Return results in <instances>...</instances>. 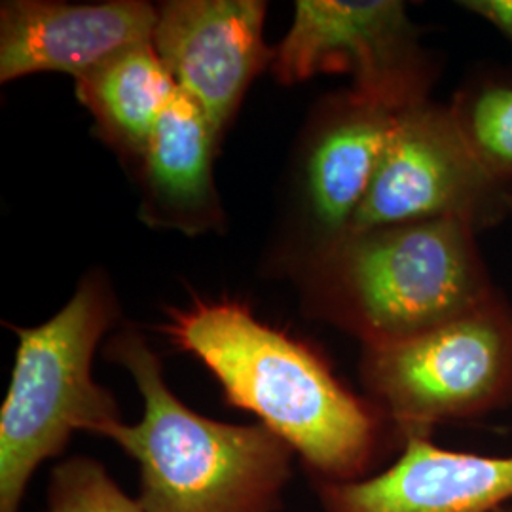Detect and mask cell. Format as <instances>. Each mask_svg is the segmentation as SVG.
Segmentation results:
<instances>
[{
	"label": "cell",
	"mask_w": 512,
	"mask_h": 512,
	"mask_svg": "<svg viewBox=\"0 0 512 512\" xmlns=\"http://www.w3.org/2000/svg\"><path fill=\"white\" fill-rule=\"evenodd\" d=\"M171 344L200 359L224 401L285 440L315 482L374 475L403 440L317 349L258 321L238 302L196 300L169 313Z\"/></svg>",
	"instance_id": "1"
},
{
	"label": "cell",
	"mask_w": 512,
	"mask_h": 512,
	"mask_svg": "<svg viewBox=\"0 0 512 512\" xmlns=\"http://www.w3.org/2000/svg\"><path fill=\"white\" fill-rule=\"evenodd\" d=\"M105 357L128 370L143 399L141 420L103 433L137 461L143 512L283 511L296 458L285 440L262 423H222L188 408L139 330L110 338Z\"/></svg>",
	"instance_id": "2"
},
{
	"label": "cell",
	"mask_w": 512,
	"mask_h": 512,
	"mask_svg": "<svg viewBox=\"0 0 512 512\" xmlns=\"http://www.w3.org/2000/svg\"><path fill=\"white\" fill-rule=\"evenodd\" d=\"M478 236L452 219L349 234L313 262L317 311L361 346L437 329L501 293Z\"/></svg>",
	"instance_id": "3"
},
{
	"label": "cell",
	"mask_w": 512,
	"mask_h": 512,
	"mask_svg": "<svg viewBox=\"0 0 512 512\" xmlns=\"http://www.w3.org/2000/svg\"><path fill=\"white\" fill-rule=\"evenodd\" d=\"M116 302L99 277L38 327H12L18 351L0 408V512H21L29 484L74 433L97 437L122 421L114 395L93 380L95 351L114 325Z\"/></svg>",
	"instance_id": "4"
},
{
	"label": "cell",
	"mask_w": 512,
	"mask_h": 512,
	"mask_svg": "<svg viewBox=\"0 0 512 512\" xmlns=\"http://www.w3.org/2000/svg\"><path fill=\"white\" fill-rule=\"evenodd\" d=\"M359 380L401 440L511 406V300L499 293L437 329L363 346Z\"/></svg>",
	"instance_id": "5"
},
{
	"label": "cell",
	"mask_w": 512,
	"mask_h": 512,
	"mask_svg": "<svg viewBox=\"0 0 512 512\" xmlns=\"http://www.w3.org/2000/svg\"><path fill=\"white\" fill-rule=\"evenodd\" d=\"M272 69L283 84L346 74L349 92L397 112L429 101L439 74L399 0H298Z\"/></svg>",
	"instance_id": "6"
},
{
	"label": "cell",
	"mask_w": 512,
	"mask_h": 512,
	"mask_svg": "<svg viewBox=\"0 0 512 512\" xmlns=\"http://www.w3.org/2000/svg\"><path fill=\"white\" fill-rule=\"evenodd\" d=\"M511 211L512 188L476 160L448 105L429 99L397 112L349 234L435 219L484 232L511 220Z\"/></svg>",
	"instance_id": "7"
},
{
	"label": "cell",
	"mask_w": 512,
	"mask_h": 512,
	"mask_svg": "<svg viewBox=\"0 0 512 512\" xmlns=\"http://www.w3.org/2000/svg\"><path fill=\"white\" fill-rule=\"evenodd\" d=\"M266 4L258 0H169L158 6L152 46L177 88L219 133L274 54L264 44Z\"/></svg>",
	"instance_id": "8"
},
{
	"label": "cell",
	"mask_w": 512,
	"mask_h": 512,
	"mask_svg": "<svg viewBox=\"0 0 512 512\" xmlns=\"http://www.w3.org/2000/svg\"><path fill=\"white\" fill-rule=\"evenodd\" d=\"M321 512H497L512 501V456L404 437L397 459L355 482L311 484Z\"/></svg>",
	"instance_id": "9"
},
{
	"label": "cell",
	"mask_w": 512,
	"mask_h": 512,
	"mask_svg": "<svg viewBox=\"0 0 512 512\" xmlns=\"http://www.w3.org/2000/svg\"><path fill=\"white\" fill-rule=\"evenodd\" d=\"M158 8L141 0L67 4L18 0L0 10V82L37 73H93L152 42Z\"/></svg>",
	"instance_id": "10"
},
{
	"label": "cell",
	"mask_w": 512,
	"mask_h": 512,
	"mask_svg": "<svg viewBox=\"0 0 512 512\" xmlns=\"http://www.w3.org/2000/svg\"><path fill=\"white\" fill-rule=\"evenodd\" d=\"M397 110L355 93L332 99L311 135L304 202L315 243L313 262L348 238L365 203Z\"/></svg>",
	"instance_id": "11"
},
{
	"label": "cell",
	"mask_w": 512,
	"mask_h": 512,
	"mask_svg": "<svg viewBox=\"0 0 512 512\" xmlns=\"http://www.w3.org/2000/svg\"><path fill=\"white\" fill-rule=\"evenodd\" d=\"M220 133L205 110L177 92L148 139L143 160L147 217L186 232L220 217L213 156Z\"/></svg>",
	"instance_id": "12"
},
{
	"label": "cell",
	"mask_w": 512,
	"mask_h": 512,
	"mask_svg": "<svg viewBox=\"0 0 512 512\" xmlns=\"http://www.w3.org/2000/svg\"><path fill=\"white\" fill-rule=\"evenodd\" d=\"M179 88L152 42L116 55L76 80L80 103L92 112L101 135L141 158L148 139Z\"/></svg>",
	"instance_id": "13"
},
{
	"label": "cell",
	"mask_w": 512,
	"mask_h": 512,
	"mask_svg": "<svg viewBox=\"0 0 512 512\" xmlns=\"http://www.w3.org/2000/svg\"><path fill=\"white\" fill-rule=\"evenodd\" d=\"M448 109L476 160L512 188V65L488 63L473 69Z\"/></svg>",
	"instance_id": "14"
},
{
	"label": "cell",
	"mask_w": 512,
	"mask_h": 512,
	"mask_svg": "<svg viewBox=\"0 0 512 512\" xmlns=\"http://www.w3.org/2000/svg\"><path fill=\"white\" fill-rule=\"evenodd\" d=\"M44 512H143L110 476L107 467L88 456L63 459L50 471Z\"/></svg>",
	"instance_id": "15"
},
{
	"label": "cell",
	"mask_w": 512,
	"mask_h": 512,
	"mask_svg": "<svg viewBox=\"0 0 512 512\" xmlns=\"http://www.w3.org/2000/svg\"><path fill=\"white\" fill-rule=\"evenodd\" d=\"M459 8L482 19L512 44V0H461Z\"/></svg>",
	"instance_id": "16"
},
{
	"label": "cell",
	"mask_w": 512,
	"mask_h": 512,
	"mask_svg": "<svg viewBox=\"0 0 512 512\" xmlns=\"http://www.w3.org/2000/svg\"><path fill=\"white\" fill-rule=\"evenodd\" d=\"M497 512H512V505H509V507H505V509H501V511Z\"/></svg>",
	"instance_id": "17"
},
{
	"label": "cell",
	"mask_w": 512,
	"mask_h": 512,
	"mask_svg": "<svg viewBox=\"0 0 512 512\" xmlns=\"http://www.w3.org/2000/svg\"><path fill=\"white\" fill-rule=\"evenodd\" d=\"M511 220H512V211H511Z\"/></svg>",
	"instance_id": "18"
}]
</instances>
